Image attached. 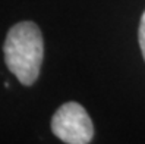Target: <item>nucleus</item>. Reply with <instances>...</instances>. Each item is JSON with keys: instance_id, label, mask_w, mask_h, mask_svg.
I'll return each instance as SVG.
<instances>
[{"instance_id": "f257e3e1", "label": "nucleus", "mask_w": 145, "mask_h": 144, "mask_svg": "<svg viewBox=\"0 0 145 144\" xmlns=\"http://www.w3.org/2000/svg\"><path fill=\"white\" fill-rule=\"evenodd\" d=\"M5 62L9 71L24 85L37 81L42 56L44 41L37 24L22 21L9 30L3 44Z\"/></svg>"}, {"instance_id": "f03ea898", "label": "nucleus", "mask_w": 145, "mask_h": 144, "mask_svg": "<svg viewBox=\"0 0 145 144\" xmlns=\"http://www.w3.org/2000/svg\"><path fill=\"white\" fill-rule=\"evenodd\" d=\"M52 131L66 144H88L94 137V125L88 112L76 101L65 103L52 118Z\"/></svg>"}, {"instance_id": "7ed1b4c3", "label": "nucleus", "mask_w": 145, "mask_h": 144, "mask_svg": "<svg viewBox=\"0 0 145 144\" xmlns=\"http://www.w3.org/2000/svg\"><path fill=\"white\" fill-rule=\"evenodd\" d=\"M139 46H141V52L142 56L145 59V12L142 13V18H141V24H139Z\"/></svg>"}]
</instances>
